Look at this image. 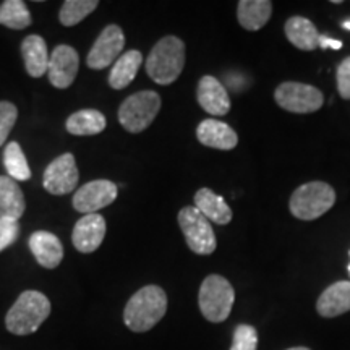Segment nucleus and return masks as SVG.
Returning <instances> with one entry per match:
<instances>
[{"instance_id":"1","label":"nucleus","mask_w":350,"mask_h":350,"mask_svg":"<svg viewBox=\"0 0 350 350\" xmlns=\"http://www.w3.org/2000/svg\"><path fill=\"white\" fill-rule=\"evenodd\" d=\"M167 312V295L159 286H146L126 301L124 323L130 331L146 332L154 327Z\"/></svg>"},{"instance_id":"15","label":"nucleus","mask_w":350,"mask_h":350,"mask_svg":"<svg viewBox=\"0 0 350 350\" xmlns=\"http://www.w3.org/2000/svg\"><path fill=\"white\" fill-rule=\"evenodd\" d=\"M196 138L204 146L213 148V150L230 151L237 146L239 137L235 130L226 122L216 119L203 120L196 129Z\"/></svg>"},{"instance_id":"34","label":"nucleus","mask_w":350,"mask_h":350,"mask_svg":"<svg viewBox=\"0 0 350 350\" xmlns=\"http://www.w3.org/2000/svg\"><path fill=\"white\" fill-rule=\"evenodd\" d=\"M287 350H310L308 347H292V349H287Z\"/></svg>"},{"instance_id":"2","label":"nucleus","mask_w":350,"mask_h":350,"mask_svg":"<svg viewBox=\"0 0 350 350\" xmlns=\"http://www.w3.org/2000/svg\"><path fill=\"white\" fill-rule=\"evenodd\" d=\"M185 67V44L177 36H165L146 59V73L161 86L172 85Z\"/></svg>"},{"instance_id":"7","label":"nucleus","mask_w":350,"mask_h":350,"mask_svg":"<svg viewBox=\"0 0 350 350\" xmlns=\"http://www.w3.org/2000/svg\"><path fill=\"white\" fill-rule=\"evenodd\" d=\"M178 226L185 235L187 245L196 255H211L216 250V235L211 222L195 206H185L178 211Z\"/></svg>"},{"instance_id":"16","label":"nucleus","mask_w":350,"mask_h":350,"mask_svg":"<svg viewBox=\"0 0 350 350\" xmlns=\"http://www.w3.org/2000/svg\"><path fill=\"white\" fill-rule=\"evenodd\" d=\"M29 250L42 268L55 269L64 260V247L57 235L47 230H38L28 240Z\"/></svg>"},{"instance_id":"29","label":"nucleus","mask_w":350,"mask_h":350,"mask_svg":"<svg viewBox=\"0 0 350 350\" xmlns=\"http://www.w3.org/2000/svg\"><path fill=\"white\" fill-rule=\"evenodd\" d=\"M18 119V109L8 100H0V146L7 142L13 125Z\"/></svg>"},{"instance_id":"21","label":"nucleus","mask_w":350,"mask_h":350,"mask_svg":"<svg viewBox=\"0 0 350 350\" xmlns=\"http://www.w3.org/2000/svg\"><path fill=\"white\" fill-rule=\"evenodd\" d=\"M286 36L297 49L314 51L319 47V33L312 21L304 16H292L286 21Z\"/></svg>"},{"instance_id":"12","label":"nucleus","mask_w":350,"mask_h":350,"mask_svg":"<svg viewBox=\"0 0 350 350\" xmlns=\"http://www.w3.org/2000/svg\"><path fill=\"white\" fill-rule=\"evenodd\" d=\"M78 67H80L78 52L67 44L57 46L49 57V68H47L51 85L59 88V90H67L75 81Z\"/></svg>"},{"instance_id":"9","label":"nucleus","mask_w":350,"mask_h":350,"mask_svg":"<svg viewBox=\"0 0 350 350\" xmlns=\"http://www.w3.org/2000/svg\"><path fill=\"white\" fill-rule=\"evenodd\" d=\"M125 46V34L120 26L109 25L103 29L96 42L88 52L86 65L91 70H104L116 64Z\"/></svg>"},{"instance_id":"26","label":"nucleus","mask_w":350,"mask_h":350,"mask_svg":"<svg viewBox=\"0 0 350 350\" xmlns=\"http://www.w3.org/2000/svg\"><path fill=\"white\" fill-rule=\"evenodd\" d=\"M31 23V13L21 0H5L0 5V25L10 29H25Z\"/></svg>"},{"instance_id":"17","label":"nucleus","mask_w":350,"mask_h":350,"mask_svg":"<svg viewBox=\"0 0 350 350\" xmlns=\"http://www.w3.org/2000/svg\"><path fill=\"white\" fill-rule=\"evenodd\" d=\"M317 310L323 318H336L350 312V281H339L319 295Z\"/></svg>"},{"instance_id":"4","label":"nucleus","mask_w":350,"mask_h":350,"mask_svg":"<svg viewBox=\"0 0 350 350\" xmlns=\"http://www.w3.org/2000/svg\"><path fill=\"white\" fill-rule=\"evenodd\" d=\"M336 203V191L329 183L308 182L291 196V213L301 221H314L329 211Z\"/></svg>"},{"instance_id":"33","label":"nucleus","mask_w":350,"mask_h":350,"mask_svg":"<svg viewBox=\"0 0 350 350\" xmlns=\"http://www.w3.org/2000/svg\"><path fill=\"white\" fill-rule=\"evenodd\" d=\"M342 28H345V29H350V20H349V21H344V23H342Z\"/></svg>"},{"instance_id":"3","label":"nucleus","mask_w":350,"mask_h":350,"mask_svg":"<svg viewBox=\"0 0 350 350\" xmlns=\"http://www.w3.org/2000/svg\"><path fill=\"white\" fill-rule=\"evenodd\" d=\"M51 301L38 291L20 294L5 317V326L12 334L28 336L36 332L51 314Z\"/></svg>"},{"instance_id":"27","label":"nucleus","mask_w":350,"mask_h":350,"mask_svg":"<svg viewBox=\"0 0 350 350\" xmlns=\"http://www.w3.org/2000/svg\"><path fill=\"white\" fill-rule=\"evenodd\" d=\"M98 7V0H65L62 8H60L59 20L64 26H75L81 23Z\"/></svg>"},{"instance_id":"20","label":"nucleus","mask_w":350,"mask_h":350,"mask_svg":"<svg viewBox=\"0 0 350 350\" xmlns=\"http://www.w3.org/2000/svg\"><path fill=\"white\" fill-rule=\"evenodd\" d=\"M273 15L269 0H240L237 5L239 23L248 31H258L268 23Z\"/></svg>"},{"instance_id":"28","label":"nucleus","mask_w":350,"mask_h":350,"mask_svg":"<svg viewBox=\"0 0 350 350\" xmlns=\"http://www.w3.org/2000/svg\"><path fill=\"white\" fill-rule=\"evenodd\" d=\"M258 332L250 325H239L234 331L230 350H256Z\"/></svg>"},{"instance_id":"19","label":"nucleus","mask_w":350,"mask_h":350,"mask_svg":"<svg viewBox=\"0 0 350 350\" xmlns=\"http://www.w3.org/2000/svg\"><path fill=\"white\" fill-rule=\"evenodd\" d=\"M195 208L208 219L219 226H226L232 221V209L222 196L214 193L211 188H200L195 193Z\"/></svg>"},{"instance_id":"35","label":"nucleus","mask_w":350,"mask_h":350,"mask_svg":"<svg viewBox=\"0 0 350 350\" xmlns=\"http://www.w3.org/2000/svg\"><path fill=\"white\" fill-rule=\"evenodd\" d=\"M349 273H350V265H349Z\"/></svg>"},{"instance_id":"31","label":"nucleus","mask_w":350,"mask_h":350,"mask_svg":"<svg viewBox=\"0 0 350 350\" xmlns=\"http://www.w3.org/2000/svg\"><path fill=\"white\" fill-rule=\"evenodd\" d=\"M338 93L342 99H350V57H345L336 72Z\"/></svg>"},{"instance_id":"30","label":"nucleus","mask_w":350,"mask_h":350,"mask_svg":"<svg viewBox=\"0 0 350 350\" xmlns=\"http://www.w3.org/2000/svg\"><path fill=\"white\" fill-rule=\"evenodd\" d=\"M20 234V224L16 219L0 217V252L15 243Z\"/></svg>"},{"instance_id":"14","label":"nucleus","mask_w":350,"mask_h":350,"mask_svg":"<svg viewBox=\"0 0 350 350\" xmlns=\"http://www.w3.org/2000/svg\"><path fill=\"white\" fill-rule=\"evenodd\" d=\"M198 104L211 116L221 117L230 111V98L227 90L217 78L204 75L198 83L196 90Z\"/></svg>"},{"instance_id":"11","label":"nucleus","mask_w":350,"mask_h":350,"mask_svg":"<svg viewBox=\"0 0 350 350\" xmlns=\"http://www.w3.org/2000/svg\"><path fill=\"white\" fill-rule=\"evenodd\" d=\"M119 188L111 180L99 178L78 188L73 195V208L78 213L94 214L116 201Z\"/></svg>"},{"instance_id":"24","label":"nucleus","mask_w":350,"mask_h":350,"mask_svg":"<svg viewBox=\"0 0 350 350\" xmlns=\"http://www.w3.org/2000/svg\"><path fill=\"white\" fill-rule=\"evenodd\" d=\"M26 203L21 188L13 178L0 175V217L18 219L25 214Z\"/></svg>"},{"instance_id":"25","label":"nucleus","mask_w":350,"mask_h":350,"mask_svg":"<svg viewBox=\"0 0 350 350\" xmlns=\"http://www.w3.org/2000/svg\"><path fill=\"white\" fill-rule=\"evenodd\" d=\"M3 165H5L8 175L13 180L26 182L31 178V169L26 161L25 152L16 142H10L3 151Z\"/></svg>"},{"instance_id":"5","label":"nucleus","mask_w":350,"mask_h":350,"mask_svg":"<svg viewBox=\"0 0 350 350\" xmlns=\"http://www.w3.org/2000/svg\"><path fill=\"white\" fill-rule=\"evenodd\" d=\"M235 301L234 287L226 278L211 274L200 287L198 304L203 317L211 323H222L229 318Z\"/></svg>"},{"instance_id":"13","label":"nucleus","mask_w":350,"mask_h":350,"mask_svg":"<svg viewBox=\"0 0 350 350\" xmlns=\"http://www.w3.org/2000/svg\"><path fill=\"white\" fill-rule=\"evenodd\" d=\"M106 237V219L100 214H85L73 227L72 242L80 253L98 250Z\"/></svg>"},{"instance_id":"10","label":"nucleus","mask_w":350,"mask_h":350,"mask_svg":"<svg viewBox=\"0 0 350 350\" xmlns=\"http://www.w3.org/2000/svg\"><path fill=\"white\" fill-rule=\"evenodd\" d=\"M78 183V167L72 152L55 157L42 175V185L52 195L72 193Z\"/></svg>"},{"instance_id":"32","label":"nucleus","mask_w":350,"mask_h":350,"mask_svg":"<svg viewBox=\"0 0 350 350\" xmlns=\"http://www.w3.org/2000/svg\"><path fill=\"white\" fill-rule=\"evenodd\" d=\"M319 47H321V49L339 51L340 47H342V42L338 41V39H332L329 36H323V34H319Z\"/></svg>"},{"instance_id":"6","label":"nucleus","mask_w":350,"mask_h":350,"mask_svg":"<svg viewBox=\"0 0 350 350\" xmlns=\"http://www.w3.org/2000/svg\"><path fill=\"white\" fill-rule=\"evenodd\" d=\"M159 109V94L154 91H139L120 104L119 122L130 133H142L154 122Z\"/></svg>"},{"instance_id":"23","label":"nucleus","mask_w":350,"mask_h":350,"mask_svg":"<svg viewBox=\"0 0 350 350\" xmlns=\"http://www.w3.org/2000/svg\"><path fill=\"white\" fill-rule=\"evenodd\" d=\"M143 64V55L139 51H129L116 60L109 73V85L113 90H124L137 77L139 67Z\"/></svg>"},{"instance_id":"18","label":"nucleus","mask_w":350,"mask_h":350,"mask_svg":"<svg viewBox=\"0 0 350 350\" xmlns=\"http://www.w3.org/2000/svg\"><path fill=\"white\" fill-rule=\"evenodd\" d=\"M21 54H23L25 67L29 77L41 78L47 73L49 68V52H47V44L41 36L31 34L26 36L21 42Z\"/></svg>"},{"instance_id":"22","label":"nucleus","mask_w":350,"mask_h":350,"mask_svg":"<svg viewBox=\"0 0 350 350\" xmlns=\"http://www.w3.org/2000/svg\"><path fill=\"white\" fill-rule=\"evenodd\" d=\"M107 120L103 112L96 109H83L67 119V131L75 137H91V135L103 133L106 130Z\"/></svg>"},{"instance_id":"8","label":"nucleus","mask_w":350,"mask_h":350,"mask_svg":"<svg viewBox=\"0 0 350 350\" xmlns=\"http://www.w3.org/2000/svg\"><path fill=\"white\" fill-rule=\"evenodd\" d=\"M274 99L279 107L294 113L317 112L325 103L323 93L318 88L297 81L281 83L275 88Z\"/></svg>"}]
</instances>
